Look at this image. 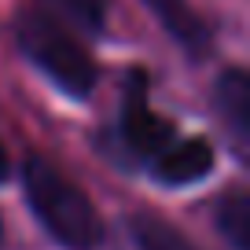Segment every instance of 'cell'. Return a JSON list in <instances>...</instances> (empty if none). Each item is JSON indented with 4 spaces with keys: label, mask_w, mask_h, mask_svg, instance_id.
<instances>
[{
    "label": "cell",
    "mask_w": 250,
    "mask_h": 250,
    "mask_svg": "<svg viewBox=\"0 0 250 250\" xmlns=\"http://www.w3.org/2000/svg\"><path fill=\"white\" fill-rule=\"evenodd\" d=\"M15 44L70 100H85L100 81V70H96V59L88 55V48L62 22H55V15H48V11H22L15 19Z\"/></svg>",
    "instance_id": "obj_2"
},
{
    "label": "cell",
    "mask_w": 250,
    "mask_h": 250,
    "mask_svg": "<svg viewBox=\"0 0 250 250\" xmlns=\"http://www.w3.org/2000/svg\"><path fill=\"white\" fill-rule=\"evenodd\" d=\"M217 110L225 114L232 136L239 140V147H247L250 136V81L243 70H225L217 78Z\"/></svg>",
    "instance_id": "obj_7"
},
{
    "label": "cell",
    "mask_w": 250,
    "mask_h": 250,
    "mask_svg": "<svg viewBox=\"0 0 250 250\" xmlns=\"http://www.w3.org/2000/svg\"><path fill=\"white\" fill-rule=\"evenodd\" d=\"M11 180V155H8V147L0 144V184H8Z\"/></svg>",
    "instance_id": "obj_10"
},
{
    "label": "cell",
    "mask_w": 250,
    "mask_h": 250,
    "mask_svg": "<svg viewBox=\"0 0 250 250\" xmlns=\"http://www.w3.org/2000/svg\"><path fill=\"white\" fill-rule=\"evenodd\" d=\"M44 4L52 15H59L66 26H74L78 33H88V37L103 33V26H107V4L103 0H44Z\"/></svg>",
    "instance_id": "obj_9"
},
{
    "label": "cell",
    "mask_w": 250,
    "mask_h": 250,
    "mask_svg": "<svg viewBox=\"0 0 250 250\" xmlns=\"http://www.w3.org/2000/svg\"><path fill=\"white\" fill-rule=\"evenodd\" d=\"M0 232H4V225H0Z\"/></svg>",
    "instance_id": "obj_11"
},
{
    "label": "cell",
    "mask_w": 250,
    "mask_h": 250,
    "mask_svg": "<svg viewBox=\"0 0 250 250\" xmlns=\"http://www.w3.org/2000/svg\"><path fill=\"white\" fill-rule=\"evenodd\" d=\"M22 188L37 225L66 250H96L103 243V217L92 199L44 158L22 166Z\"/></svg>",
    "instance_id": "obj_1"
},
{
    "label": "cell",
    "mask_w": 250,
    "mask_h": 250,
    "mask_svg": "<svg viewBox=\"0 0 250 250\" xmlns=\"http://www.w3.org/2000/svg\"><path fill=\"white\" fill-rule=\"evenodd\" d=\"M118 133H122V144L133 158H151L158 151H166L173 140H177V129H173L169 118H162L158 110H151L147 103V78L140 70H133L129 85H125L122 96V114H118Z\"/></svg>",
    "instance_id": "obj_3"
},
{
    "label": "cell",
    "mask_w": 250,
    "mask_h": 250,
    "mask_svg": "<svg viewBox=\"0 0 250 250\" xmlns=\"http://www.w3.org/2000/svg\"><path fill=\"white\" fill-rule=\"evenodd\" d=\"M217 228H221V235L228 239L232 250H250V199L243 191H232V195L221 199Z\"/></svg>",
    "instance_id": "obj_8"
},
{
    "label": "cell",
    "mask_w": 250,
    "mask_h": 250,
    "mask_svg": "<svg viewBox=\"0 0 250 250\" xmlns=\"http://www.w3.org/2000/svg\"><path fill=\"white\" fill-rule=\"evenodd\" d=\"M151 8V15L162 22V30L169 33L173 41H177L180 48H188L191 55H203L210 52V26L203 22V15H199L188 0H144Z\"/></svg>",
    "instance_id": "obj_5"
},
{
    "label": "cell",
    "mask_w": 250,
    "mask_h": 250,
    "mask_svg": "<svg viewBox=\"0 0 250 250\" xmlns=\"http://www.w3.org/2000/svg\"><path fill=\"white\" fill-rule=\"evenodd\" d=\"M122 250H195L169 221L155 213H133L122 221Z\"/></svg>",
    "instance_id": "obj_6"
},
{
    "label": "cell",
    "mask_w": 250,
    "mask_h": 250,
    "mask_svg": "<svg viewBox=\"0 0 250 250\" xmlns=\"http://www.w3.org/2000/svg\"><path fill=\"white\" fill-rule=\"evenodd\" d=\"M217 166V155H213V144L206 136H188V140H173L166 151H158L147 162L151 177L166 188H188L206 180Z\"/></svg>",
    "instance_id": "obj_4"
}]
</instances>
